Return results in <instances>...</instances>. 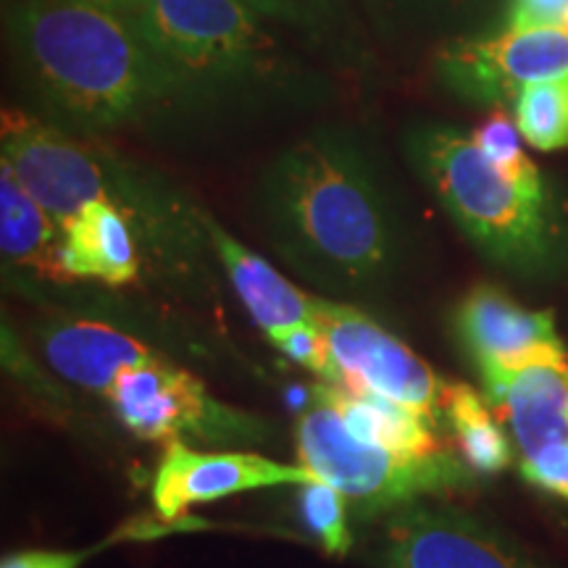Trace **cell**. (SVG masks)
Instances as JSON below:
<instances>
[{
	"label": "cell",
	"mask_w": 568,
	"mask_h": 568,
	"mask_svg": "<svg viewBox=\"0 0 568 568\" xmlns=\"http://www.w3.org/2000/svg\"><path fill=\"white\" fill-rule=\"evenodd\" d=\"M59 266L63 280H90L109 287H124L138 280V240L116 201L92 203L63 226Z\"/></svg>",
	"instance_id": "obj_16"
},
{
	"label": "cell",
	"mask_w": 568,
	"mask_h": 568,
	"mask_svg": "<svg viewBox=\"0 0 568 568\" xmlns=\"http://www.w3.org/2000/svg\"><path fill=\"white\" fill-rule=\"evenodd\" d=\"M481 385L506 422L518 458L568 443V353L485 374Z\"/></svg>",
	"instance_id": "obj_13"
},
{
	"label": "cell",
	"mask_w": 568,
	"mask_h": 568,
	"mask_svg": "<svg viewBox=\"0 0 568 568\" xmlns=\"http://www.w3.org/2000/svg\"><path fill=\"white\" fill-rule=\"evenodd\" d=\"M132 21L172 111L308 103L324 90L322 77L272 30L274 21L243 0H145Z\"/></svg>",
	"instance_id": "obj_3"
},
{
	"label": "cell",
	"mask_w": 568,
	"mask_h": 568,
	"mask_svg": "<svg viewBox=\"0 0 568 568\" xmlns=\"http://www.w3.org/2000/svg\"><path fill=\"white\" fill-rule=\"evenodd\" d=\"M516 124L521 138L537 151H560L568 145V74L531 82L518 92Z\"/></svg>",
	"instance_id": "obj_21"
},
{
	"label": "cell",
	"mask_w": 568,
	"mask_h": 568,
	"mask_svg": "<svg viewBox=\"0 0 568 568\" xmlns=\"http://www.w3.org/2000/svg\"><path fill=\"white\" fill-rule=\"evenodd\" d=\"M568 24V0H510L508 30H564Z\"/></svg>",
	"instance_id": "obj_26"
},
{
	"label": "cell",
	"mask_w": 568,
	"mask_h": 568,
	"mask_svg": "<svg viewBox=\"0 0 568 568\" xmlns=\"http://www.w3.org/2000/svg\"><path fill=\"white\" fill-rule=\"evenodd\" d=\"M297 464L345 495L358 516H389L410 503L464 493L477 474L458 453L403 456L351 435L343 416L314 385L311 403L295 424Z\"/></svg>",
	"instance_id": "obj_5"
},
{
	"label": "cell",
	"mask_w": 568,
	"mask_h": 568,
	"mask_svg": "<svg viewBox=\"0 0 568 568\" xmlns=\"http://www.w3.org/2000/svg\"><path fill=\"white\" fill-rule=\"evenodd\" d=\"M88 552L63 550H24L6 556L0 568H80Z\"/></svg>",
	"instance_id": "obj_28"
},
{
	"label": "cell",
	"mask_w": 568,
	"mask_h": 568,
	"mask_svg": "<svg viewBox=\"0 0 568 568\" xmlns=\"http://www.w3.org/2000/svg\"><path fill=\"white\" fill-rule=\"evenodd\" d=\"M6 3H9V0H6Z\"/></svg>",
	"instance_id": "obj_31"
},
{
	"label": "cell",
	"mask_w": 568,
	"mask_h": 568,
	"mask_svg": "<svg viewBox=\"0 0 568 568\" xmlns=\"http://www.w3.org/2000/svg\"><path fill=\"white\" fill-rule=\"evenodd\" d=\"M243 3L274 24L287 27L329 51L345 53L347 61L358 51L353 0H243Z\"/></svg>",
	"instance_id": "obj_20"
},
{
	"label": "cell",
	"mask_w": 568,
	"mask_h": 568,
	"mask_svg": "<svg viewBox=\"0 0 568 568\" xmlns=\"http://www.w3.org/2000/svg\"><path fill=\"white\" fill-rule=\"evenodd\" d=\"M42 358L61 379L92 395H105L124 368L159 358L145 339L101 318H51L38 335Z\"/></svg>",
	"instance_id": "obj_14"
},
{
	"label": "cell",
	"mask_w": 568,
	"mask_h": 568,
	"mask_svg": "<svg viewBox=\"0 0 568 568\" xmlns=\"http://www.w3.org/2000/svg\"><path fill=\"white\" fill-rule=\"evenodd\" d=\"M0 163L9 166L21 187L51 213L61 232L88 205L116 201L95 151L19 105H6L0 119Z\"/></svg>",
	"instance_id": "obj_8"
},
{
	"label": "cell",
	"mask_w": 568,
	"mask_h": 568,
	"mask_svg": "<svg viewBox=\"0 0 568 568\" xmlns=\"http://www.w3.org/2000/svg\"><path fill=\"white\" fill-rule=\"evenodd\" d=\"M95 3H101V6H105V9L122 13V17H126V19H132L134 13L142 9V3H145V0H95Z\"/></svg>",
	"instance_id": "obj_29"
},
{
	"label": "cell",
	"mask_w": 568,
	"mask_h": 568,
	"mask_svg": "<svg viewBox=\"0 0 568 568\" xmlns=\"http://www.w3.org/2000/svg\"><path fill=\"white\" fill-rule=\"evenodd\" d=\"M453 322L479 376L566 353L550 311L524 308L493 284L468 290Z\"/></svg>",
	"instance_id": "obj_12"
},
{
	"label": "cell",
	"mask_w": 568,
	"mask_h": 568,
	"mask_svg": "<svg viewBox=\"0 0 568 568\" xmlns=\"http://www.w3.org/2000/svg\"><path fill=\"white\" fill-rule=\"evenodd\" d=\"M403 151L468 243L495 266L537 280L568 264L564 213L514 187L456 126L410 124Z\"/></svg>",
	"instance_id": "obj_4"
},
{
	"label": "cell",
	"mask_w": 568,
	"mask_h": 568,
	"mask_svg": "<svg viewBox=\"0 0 568 568\" xmlns=\"http://www.w3.org/2000/svg\"><path fill=\"white\" fill-rule=\"evenodd\" d=\"M103 400L132 435L151 443H184V437L213 445L255 443L264 435L258 418L224 406L195 374L166 355L124 368Z\"/></svg>",
	"instance_id": "obj_6"
},
{
	"label": "cell",
	"mask_w": 568,
	"mask_h": 568,
	"mask_svg": "<svg viewBox=\"0 0 568 568\" xmlns=\"http://www.w3.org/2000/svg\"><path fill=\"white\" fill-rule=\"evenodd\" d=\"M450 0H364L366 11L385 30H410L416 19L432 17Z\"/></svg>",
	"instance_id": "obj_27"
},
{
	"label": "cell",
	"mask_w": 568,
	"mask_h": 568,
	"mask_svg": "<svg viewBox=\"0 0 568 568\" xmlns=\"http://www.w3.org/2000/svg\"><path fill=\"white\" fill-rule=\"evenodd\" d=\"M316 324L322 326L335 361V385L400 403L432 424H439L447 382L439 379L435 368L403 339L389 335L361 308L335 297H318Z\"/></svg>",
	"instance_id": "obj_7"
},
{
	"label": "cell",
	"mask_w": 568,
	"mask_h": 568,
	"mask_svg": "<svg viewBox=\"0 0 568 568\" xmlns=\"http://www.w3.org/2000/svg\"><path fill=\"white\" fill-rule=\"evenodd\" d=\"M268 243L303 280L337 297H376L408 258V226L382 163L347 126H318L255 182Z\"/></svg>",
	"instance_id": "obj_1"
},
{
	"label": "cell",
	"mask_w": 568,
	"mask_h": 568,
	"mask_svg": "<svg viewBox=\"0 0 568 568\" xmlns=\"http://www.w3.org/2000/svg\"><path fill=\"white\" fill-rule=\"evenodd\" d=\"M301 495L305 521L314 529V535L322 539L324 550L329 552V556H347L353 537L345 516V495L322 479L301 487Z\"/></svg>",
	"instance_id": "obj_23"
},
{
	"label": "cell",
	"mask_w": 568,
	"mask_h": 568,
	"mask_svg": "<svg viewBox=\"0 0 568 568\" xmlns=\"http://www.w3.org/2000/svg\"><path fill=\"white\" fill-rule=\"evenodd\" d=\"M564 30H566V32H568V24H566V27H564Z\"/></svg>",
	"instance_id": "obj_30"
},
{
	"label": "cell",
	"mask_w": 568,
	"mask_h": 568,
	"mask_svg": "<svg viewBox=\"0 0 568 568\" xmlns=\"http://www.w3.org/2000/svg\"><path fill=\"white\" fill-rule=\"evenodd\" d=\"M268 339H272V343L280 347L290 361H295L297 366L308 368L311 374H316L318 382H332V385L337 382L335 361H332L329 345H326V337L318 324L290 326V329L276 332V335H272Z\"/></svg>",
	"instance_id": "obj_24"
},
{
	"label": "cell",
	"mask_w": 568,
	"mask_h": 568,
	"mask_svg": "<svg viewBox=\"0 0 568 568\" xmlns=\"http://www.w3.org/2000/svg\"><path fill=\"white\" fill-rule=\"evenodd\" d=\"M316 387L337 408L351 435L364 439V443L403 453V456H424V453L443 450L435 435L437 424H432L416 410L385 400L379 395L364 393V389L332 385V382H318Z\"/></svg>",
	"instance_id": "obj_18"
},
{
	"label": "cell",
	"mask_w": 568,
	"mask_h": 568,
	"mask_svg": "<svg viewBox=\"0 0 568 568\" xmlns=\"http://www.w3.org/2000/svg\"><path fill=\"white\" fill-rule=\"evenodd\" d=\"M521 479L539 493H548L568 503V443L545 447L535 456L518 458Z\"/></svg>",
	"instance_id": "obj_25"
},
{
	"label": "cell",
	"mask_w": 568,
	"mask_h": 568,
	"mask_svg": "<svg viewBox=\"0 0 568 568\" xmlns=\"http://www.w3.org/2000/svg\"><path fill=\"white\" fill-rule=\"evenodd\" d=\"M518 134H521L518 132V124L510 122L508 113L503 109H495L471 132V142L485 153V159L493 163L497 172L506 176L514 187L521 190L524 195L537 197V201H550L542 174L529 161V155L521 151Z\"/></svg>",
	"instance_id": "obj_22"
},
{
	"label": "cell",
	"mask_w": 568,
	"mask_h": 568,
	"mask_svg": "<svg viewBox=\"0 0 568 568\" xmlns=\"http://www.w3.org/2000/svg\"><path fill=\"white\" fill-rule=\"evenodd\" d=\"M379 560L385 568H550L481 518L429 500L385 516Z\"/></svg>",
	"instance_id": "obj_9"
},
{
	"label": "cell",
	"mask_w": 568,
	"mask_h": 568,
	"mask_svg": "<svg viewBox=\"0 0 568 568\" xmlns=\"http://www.w3.org/2000/svg\"><path fill=\"white\" fill-rule=\"evenodd\" d=\"M443 416L450 422L458 456L477 477H493L514 464V439L477 389L460 382L445 385Z\"/></svg>",
	"instance_id": "obj_19"
},
{
	"label": "cell",
	"mask_w": 568,
	"mask_h": 568,
	"mask_svg": "<svg viewBox=\"0 0 568 568\" xmlns=\"http://www.w3.org/2000/svg\"><path fill=\"white\" fill-rule=\"evenodd\" d=\"M437 80L471 105L503 109L531 82L568 74L566 30H506L495 38H458L435 55Z\"/></svg>",
	"instance_id": "obj_10"
},
{
	"label": "cell",
	"mask_w": 568,
	"mask_h": 568,
	"mask_svg": "<svg viewBox=\"0 0 568 568\" xmlns=\"http://www.w3.org/2000/svg\"><path fill=\"white\" fill-rule=\"evenodd\" d=\"M203 224L234 293L266 337L297 324H316L318 295L303 293L287 276L276 272L264 255L253 253L211 219H203Z\"/></svg>",
	"instance_id": "obj_15"
},
{
	"label": "cell",
	"mask_w": 568,
	"mask_h": 568,
	"mask_svg": "<svg viewBox=\"0 0 568 568\" xmlns=\"http://www.w3.org/2000/svg\"><path fill=\"white\" fill-rule=\"evenodd\" d=\"M318 481L301 464H280L258 453H205L176 439L166 443L153 479V506L163 521H176L184 510L222 497L272 487H305Z\"/></svg>",
	"instance_id": "obj_11"
},
{
	"label": "cell",
	"mask_w": 568,
	"mask_h": 568,
	"mask_svg": "<svg viewBox=\"0 0 568 568\" xmlns=\"http://www.w3.org/2000/svg\"><path fill=\"white\" fill-rule=\"evenodd\" d=\"M61 243L63 232L55 219L0 163V251L6 266L61 282Z\"/></svg>",
	"instance_id": "obj_17"
},
{
	"label": "cell",
	"mask_w": 568,
	"mask_h": 568,
	"mask_svg": "<svg viewBox=\"0 0 568 568\" xmlns=\"http://www.w3.org/2000/svg\"><path fill=\"white\" fill-rule=\"evenodd\" d=\"M6 40L34 113L77 138L172 111L134 21L95 0H9Z\"/></svg>",
	"instance_id": "obj_2"
}]
</instances>
